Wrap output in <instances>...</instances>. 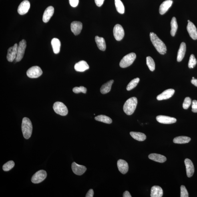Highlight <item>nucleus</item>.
Here are the masks:
<instances>
[{
    "label": "nucleus",
    "instance_id": "f257e3e1",
    "mask_svg": "<svg viewBox=\"0 0 197 197\" xmlns=\"http://www.w3.org/2000/svg\"><path fill=\"white\" fill-rule=\"evenodd\" d=\"M150 37L151 41L157 51L160 54H165L167 51L166 47L163 42L154 33L151 32Z\"/></svg>",
    "mask_w": 197,
    "mask_h": 197
},
{
    "label": "nucleus",
    "instance_id": "f03ea898",
    "mask_svg": "<svg viewBox=\"0 0 197 197\" xmlns=\"http://www.w3.org/2000/svg\"><path fill=\"white\" fill-rule=\"evenodd\" d=\"M22 130L25 138L28 139L30 138L32 133V124L30 119L27 117L24 118L22 121Z\"/></svg>",
    "mask_w": 197,
    "mask_h": 197
},
{
    "label": "nucleus",
    "instance_id": "7ed1b4c3",
    "mask_svg": "<svg viewBox=\"0 0 197 197\" xmlns=\"http://www.w3.org/2000/svg\"><path fill=\"white\" fill-rule=\"evenodd\" d=\"M137 103L138 101L136 97H132L128 99L123 105L124 112L127 115H132L136 108Z\"/></svg>",
    "mask_w": 197,
    "mask_h": 197
},
{
    "label": "nucleus",
    "instance_id": "20e7f679",
    "mask_svg": "<svg viewBox=\"0 0 197 197\" xmlns=\"http://www.w3.org/2000/svg\"><path fill=\"white\" fill-rule=\"evenodd\" d=\"M136 58V55L134 53H131L127 55L121 60L119 66L122 68H125L132 64Z\"/></svg>",
    "mask_w": 197,
    "mask_h": 197
},
{
    "label": "nucleus",
    "instance_id": "39448f33",
    "mask_svg": "<svg viewBox=\"0 0 197 197\" xmlns=\"http://www.w3.org/2000/svg\"><path fill=\"white\" fill-rule=\"evenodd\" d=\"M53 109L55 112L61 116H65L68 113V109L63 103L59 101L55 102L53 105Z\"/></svg>",
    "mask_w": 197,
    "mask_h": 197
},
{
    "label": "nucleus",
    "instance_id": "423d86ee",
    "mask_svg": "<svg viewBox=\"0 0 197 197\" xmlns=\"http://www.w3.org/2000/svg\"><path fill=\"white\" fill-rule=\"evenodd\" d=\"M26 47L27 42L25 39H23L20 42L18 46L17 56L15 59L16 61L19 62L23 59Z\"/></svg>",
    "mask_w": 197,
    "mask_h": 197
},
{
    "label": "nucleus",
    "instance_id": "0eeeda50",
    "mask_svg": "<svg viewBox=\"0 0 197 197\" xmlns=\"http://www.w3.org/2000/svg\"><path fill=\"white\" fill-rule=\"evenodd\" d=\"M47 173L44 170H39L36 172L32 177L31 181L34 184H38L42 182L47 176Z\"/></svg>",
    "mask_w": 197,
    "mask_h": 197
},
{
    "label": "nucleus",
    "instance_id": "6e6552de",
    "mask_svg": "<svg viewBox=\"0 0 197 197\" xmlns=\"http://www.w3.org/2000/svg\"><path fill=\"white\" fill-rule=\"evenodd\" d=\"M43 71L39 66H35L30 68L27 71V76L31 78H37L42 75Z\"/></svg>",
    "mask_w": 197,
    "mask_h": 197
},
{
    "label": "nucleus",
    "instance_id": "1a4fd4ad",
    "mask_svg": "<svg viewBox=\"0 0 197 197\" xmlns=\"http://www.w3.org/2000/svg\"><path fill=\"white\" fill-rule=\"evenodd\" d=\"M113 33L115 39L118 41L122 39L125 35V32L122 26L117 24L115 26L113 29Z\"/></svg>",
    "mask_w": 197,
    "mask_h": 197
},
{
    "label": "nucleus",
    "instance_id": "9d476101",
    "mask_svg": "<svg viewBox=\"0 0 197 197\" xmlns=\"http://www.w3.org/2000/svg\"><path fill=\"white\" fill-rule=\"evenodd\" d=\"M18 46L17 44L15 43L13 47H10L8 50L7 59L9 61L11 62L15 59L17 56Z\"/></svg>",
    "mask_w": 197,
    "mask_h": 197
},
{
    "label": "nucleus",
    "instance_id": "9b49d317",
    "mask_svg": "<svg viewBox=\"0 0 197 197\" xmlns=\"http://www.w3.org/2000/svg\"><path fill=\"white\" fill-rule=\"evenodd\" d=\"M30 3L27 0L22 2L18 9V12L21 15H24L29 11L30 8Z\"/></svg>",
    "mask_w": 197,
    "mask_h": 197
},
{
    "label": "nucleus",
    "instance_id": "f8f14e48",
    "mask_svg": "<svg viewBox=\"0 0 197 197\" xmlns=\"http://www.w3.org/2000/svg\"><path fill=\"white\" fill-rule=\"evenodd\" d=\"M72 169L74 174L79 176L82 175L87 170L86 167L73 162L72 164Z\"/></svg>",
    "mask_w": 197,
    "mask_h": 197
},
{
    "label": "nucleus",
    "instance_id": "ddd939ff",
    "mask_svg": "<svg viewBox=\"0 0 197 197\" xmlns=\"http://www.w3.org/2000/svg\"><path fill=\"white\" fill-rule=\"evenodd\" d=\"M156 120L159 123L165 124H170L176 122L175 118L164 115H158L156 117Z\"/></svg>",
    "mask_w": 197,
    "mask_h": 197
},
{
    "label": "nucleus",
    "instance_id": "4468645a",
    "mask_svg": "<svg viewBox=\"0 0 197 197\" xmlns=\"http://www.w3.org/2000/svg\"><path fill=\"white\" fill-rule=\"evenodd\" d=\"M185 166H186L187 176L191 178L194 174L195 169L192 161L190 159L186 158L184 161Z\"/></svg>",
    "mask_w": 197,
    "mask_h": 197
},
{
    "label": "nucleus",
    "instance_id": "2eb2a0df",
    "mask_svg": "<svg viewBox=\"0 0 197 197\" xmlns=\"http://www.w3.org/2000/svg\"><path fill=\"white\" fill-rule=\"evenodd\" d=\"M187 29L191 37L193 39H197V29L194 24L190 21L188 22Z\"/></svg>",
    "mask_w": 197,
    "mask_h": 197
},
{
    "label": "nucleus",
    "instance_id": "dca6fc26",
    "mask_svg": "<svg viewBox=\"0 0 197 197\" xmlns=\"http://www.w3.org/2000/svg\"><path fill=\"white\" fill-rule=\"evenodd\" d=\"M175 91L174 89H169L165 90L157 97L158 101L166 100L170 99L174 95Z\"/></svg>",
    "mask_w": 197,
    "mask_h": 197
},
{
    "label": "nucleus",
    "instance_id": "f3484780",
    "mask_svg": "<svg viewBox=\"0 0 197 197\" xmlns=\"http://www.w3.org/2000/svg\"><path fill=\"white\" fill-rule=\"evenodd\" d=\"M71 31L75 35H78L81 33L83 28L82 23L79 21H73L71 23Z\"/></svg>",
    "mask_w": 197,
    "mask_h": 197
},
{
    "label": "nucleus",
    "instance_id": "a211bd4d",
    "mask_svg": "<svg viewBox=\"0 0 197 197\" xmlns=\"http://www.w3.org/2000/svg\"><path fill=\"white\" fill-rule=\"evenodd\" d=\"M54 13V8L53 6H50L45 10L43 15V20L44 23H47L52 17Z\"/></svg>",
    "mask_w": 197,
    "mask_h": 197
},
{
    "label": "nucleus",
    "instance_id": "6ab92c4d",
    "mask_svg": "<svg viewBox=\"0 0 197 197\" xmlns=\"http://www.w3.org/2000/svg\"><path fill=\"white\" fill-rule=\"evenodd\" d=\"M117 166L118 170L123 174H125L128 172L129 166L128 163L124 160L120 159L117 162Z\"/></svg>",
    "mask_w": 197,
    "mask_h": 197
},
{
    "label": "nucleus",
    "instance_id": "aec40b11",
    "mask_svg": "<svg viewBox=\"0 0 197 197\" xmlns=\"http://www.w3.org/2000/svg\"><path fill=\"white\" fill-rule=\"evenodd\" d=\"M89 66L85 61H81L79 62L75 65V70L80 72H83L89 69Z\"/></svg>",
    "mask_w": 197,
    "mask_h": 197
},
{
    "label": "nucleus",
    "instance_id": "412c9836",
    "mask_svg": "<svg viewBox=\"0 0 197 197\" xmlns=\"http://www.w3.org/2000/svg\"><path fill=\"white\" fill-rule=\"evenodd\" d=\"M172 0H166L163 2L159 8V13L160 14L163 15L166 13L172 5Z\"/></svg>",
    "mask_w": 197,
    "mask_h": 197
},
{
    "label": "nucleus",
    "instance_id": "4be33fe9",
    "mask_svg": "<svg viewBox=\"0 0 197 197\" xmlns=\"http://www.w3.org/2000/svg\"><path fill=\"white\" fill-rule=\"evenodd\" d=\"M148 157L150 160L160 163L164 162L166 160V157L161 154H156V153L150 154L149 155Z\"/></svg>",
    "mask_w": 197,
    "mask_h": 197
},
{
    "label": "nucleus",
    "instance_id": "5701e85b",
    "mask_svg": "<svg viewBox=\"0 0 197 197\" xmlns=\"http://www.w3.org/2000/svg\"><path fill=\"white\" fill-rule=\"evenodd\" d=\"M186 50V44L184 42L181 43L177 56V61L180 62L182 60L185 56Z\"/></svg>",
    "mask_w": 197,
    "mask_h": 197
},
{
    "label": "nucleus",
    "instance_id": "b1692460",
    "mask_svg": "<svg viewBox=\"0 0 197 197\" xmlns=\"http://www.w3.org/2000/svg\"><path fill=\"white\" fill-rule=\"evenodd\" d=\"M163 192L162 188L158 186H154L152 187L151 190L150 196L151 197H162Z\"/></svg>",
    "mask_w": 197,
    "mask_h": 197
},
{
    "label": "nucleus",
    "instance_id": "393cba45",
    "mask_svg": "<svg viewBox=\"0 0 197 197\" xmlns=\"http://www.w3.org/2000/svg\"><path fill=\"white\" fill-rule=\"evenodd\" d=\"M51 44L52 45L54 53H59L60 51L61 43L60 41L57 38H53L51 40Z\"/></svg>",
    "mask_w": 197,
    "mask_h": 197
},
{
    "label": "nucleus",
    "instance_id": "a878e982",
    "mask_svg": "<svg viewBox=\"0 0 197 197\" xmlns=\"http://www.w3.org/2000/svg\"><path fill=\"white\" fill-rule=\"evenodd\" d=\"M95 41L97 44L98 48L101 51H105L106 49L105 40L103 37H100L96 36L95 37Z\"/></svg>",
    "mask_w": 197,
    "mask_h": 197
},
{
    "label": "nucleus",
    "instance_id": "bb28decb",
    "mask_svg": "<svg viewBox=\"0 0 197 197\" xmlns=\"http://www.w3.org/2000/svg\"><path fill=\"white\" fill-rule=\"evenodd\" d=\"M114 81V80H112L103 84L100 89L101 93L103 94L109 93L111 90V86Z\"/></svg>",
    "mask_w": 197,
    "mask_h": 197
},
{
    "label": "nucleus",
    "instance_id": "cd10ccee",
    "mask_svg": "<svg viewBox=\"0 0 197 197\" xmlns=\"http://www.w3.org/2000/svg\"><path fill=\"white\" fill-rule=\"evenodd\" d=\"M191 140V138L188 137L179 136L175 138L173 142L175 144H184L190 142Z\"/></svg>",
    "mask_w": 197,
    "mask_h": 197
},
{
    "label": "nucleus",
    "instance_id": "c85d7f7f",
    "mask_svg": "<svg viewBox=\"0 0 197 197\" xmlns=\"http://www.w3.org/2000/svg\"><path fill=\"white\" fill-rule=\"evenodd\" d=\"M130 135L133 138L137 141H144L146 140V137L144 133L137 132H131Z\"/></svg>",
    "mask_w": 197,
    "mask_h": 197
},
{
    "label": "nucleus",
    "instance_id": "c756f323",
    "mask_svg": "<svg viewBox=\"0 0 197 197\" xmlns=\"http://www.w3.org/2000/svg\"><path fill=\"white\" fill-rule=\"evenodd\" d=\"M95 119L96 121L107 123V124H111L112 122V119L109 117L105 115H98V116L95 117Z\"/></svg>",
    "mask_w": 197,
    "mask_h": 197
},
{
    "label": "nucleus",
    "instance_id": "7c9ffc66",
    "mask_svg": "<svg viewBox=\"0 0 197 197\" xmlns=\"http://www.w3.org/2000/svg\"><path fill=\"white\" fill-rule=\"evenodd\" d=\"M170 25L171 27V35L172 36L174 37L176 34L178 28V23H177L176 18L175 17H173L171 21Z\"/></svg>",
    "mask_w": 197,
    "mask_h": 197
},
{
    "label": "nucleus",
    "instance_id": "2f4dec72",
    "mask_svg": "<svg viewBox=\"0 0 197 197\" xmlns=\"http://www.w3.org/2000/svg\"><path fill=\"white\" fill-rule=\"evenodd\" d=\"M115 3L117 11L121 14H124L125 9L122 2L121 0H115Z\"/></svg>",
    "mask_w": 197,
    "mask_h": 197
},
{
    "label": "nucleus",
    "instance_id": "473e14b6",
    "mask_svg": "<svg viewBox=\"0 0 197 197\" xmlns=\"http://www.w3.org/2000/svg\"><path fill=\"white\" fill-rule=\"evenodd\" d=\"M140 79L139 78H135L131 80L127 85L126 89L127 91H130L134 88L137 86L140 81Z\"/></svg>",
    "mask_w": 197,
    "mask_h": 197
},
{
    "label": "nucleus",
    "instance_id": "72a5a7b5",
    "mask_svg": "<svg viewBox=\"0 0 197 197\" xmlns=\"http://www.w3.org/2000/svg\"><path fill=\"white\" fill-rule=\"evenodd\" d=\"M146 60V64L149 69L151 71H154L155 68V64L154 60L150 56L147 57Z\"/></svg>",
    "mask_w": 197,
    "mask_h": 197
},
{
    "label": "nucleus",
    "instance_id": "f704fd0d",
    "mask_svg": "<svg viewBox=\"0 0 197 197\" xmlns=\"http://www.w3.org/2000/svg\"><path fill=\"white\" fill-rule=\"evenodd\" d=\"M14 166V162L13 161H10L3 165V170L5 171H8L11 170Z\"/></svg>",
    "mask_w": 197,
    "mask_h": 197
},
{
    "label": "nucleus",
    "instance_id": "c9c22d12",
    "mask_svg": "<svg viewBox=\"0 0 197 197\" xmlns=\"http://www.w3.org/2000/svg\"><path fill=\"white\" fill-rule=\"evenodd\" d=\"M197 64L196 59L194 55H191L190 57L188 63V67L190 68H193Z\"/></svg>",
    "mask_w": 197,
    "mask_h": 197
},
{
    "label": "nucleus",
    "instance_id": "e433bc0d",
    "mask_svg": "<svg viewBox=\"0 0 197 197\" xmlns=\"http://www.w3.org/2000/svg\"><path fill=\"white\" fill-rule=\"evenodd\" d=\"M87 89L84 87L80 86V87H75L73 89V91L76 93H78L80 92L85 93H86Z\"/></svg>",
    "mask_w": 197,
    "mask_h": 197
},
{
    "label": "nucleus",
    "instance_id": "4c0bfd02",
    "mask_svg": "<svg viewBox=\"0 0 197 197\" xmlns=\"http://www.w3.org/2000/svg\"><path fill=\"white\" fill-rule=\"evenodd\" d=\"M191 104V99L190 97H186L183 103V108L185 109H187Z\"/></svg>",
    "mask_w": 197,
    "mask_h": 197
},
{
    "label": "nucleus",
    "instance_id": "58836bf2",
    "mask_svg": "<svg viewBox=\"0 0 197 197\" xmlns=\"http://www.w3.org/2000/svg\"><path fill=\"white\" fill-rule=\"evenodd\" d=\"M181 190V197H188V193L185 186H182L180 187Z\"/></svg>",
    "mask_w": 197,
    "mask_h": 197
},
{
    "label": "nucleus",
    "instance_id": "ea45409f",
    "mask_svg": "<svg viewBox=\"0 0 197 197\" xmlns=\"http://www.w3.org/2000/svg\"><path fill=\"white\" fill-rule=\"evenodd\" d=\"M79 0H69V2L72 7H75L78 5Z\"/></svg>",
    "mask_w": 197,
    "mask_h": 197
},
{
    "label": "nucleus",
    "instance_id": "a19ab883",
    "mask_svg": "<svg viewBox=\"0 0 197 197\" xmlns=\"http://www.w3.org/2000/svg\"><path fill=\"white\" fill-rule=\"evenodd\" d=\"M105 0H95V3L97 6L101 7L104 3Z\"/></svg>",
    "mask_w": 197,
    "mask_h": 197
},
{
    "label": "nucleus",
    "instance_id": "79ce46f5",
    "mask_svg": "<svg viewBox=\"0 0 197 197\" xmlns=\"http://www.w3.org/2000/svg\"><path fill=\"white\" fill-rule=\"evenodd\" d=\"M93 194H94V192L92 189H90L89 190L88 192H87L86 196V197H93Z\"/></svg>",
    "mask_w": 197,
    "mask_h": 197
},
{
    "label": "nucleus",
    "instance_id": "37998d69",
    "mask_svg": "<svg viewBox=\"0 0 197 197\" xmlns=\"http://www.w3.org/2000/svg\"><path fill=\"white\" fill-rule=\"evenodd\" d=\"M192 109H197V101L196 100H194L192 101Z\"/></svg>",
    "mask_w": 197,
    "mask_h": 197
},
{
    "label": "nucleus",
    "instance_id": "c03bdc74",
    "mask_svg": "<svg viewBox=\"0 0 197 197\" xmlns=\"http://www.w3.org/2000/svg\"><path fill=\"white\" fill-rule=\"evenodd\" d=\"M123 197H131V196L128 191H125L124 193H123Z\"/></svg>",
    "mask_w": 197,
    "mask_h": 197
},
{
    "label": "nucleus",
    "instance_id": "a18cd8bd",
    "mask_svg": "<svg viewBox=\"0 0 197 197\" xmlns=\"http://www.w3.org/2000/svg\"><path fill=\"white\" fill-rule=\"evenodd\" d=\"M191 82L192 84L193 85H194L195 86L197 87V79H192L191 81Z\"/></svg>",
    "mask_w": 197,
    "mask_h": 197
},
{
    "label": "nucleus",
    "instance_id": "49530a36",
    "mask_svg": "<svg viewBox=\"0 0 197 197\" xmlns=\"http://www.w3.org/2000/svg\"><path fill=\"white\" fill-rule=\"evenodd\" d=\"M192 112L194 113H197V109H192Z\"/></svg>",
    "mask_w": 197,
    "mask_h": 197
},
{
    "label": "nucleus",
    "instance_id": "de8ad7c7",
    "mask_svg": "<svg viewBox=\"0 0 197 197\" xmlns=\"http://www.w3.org/2000/svg\"><path fill=\"white\" fill-rule=\"evenodd\" d=\"M190 20H188V22H190Z\"/></svg>",
    "mask_w": 197,
    "mask_h": 197
},
{
    "label": "nucleus",
    "instance_id": "09e8293b",
    "mask_svg": "<svg viewBox=\"0 0 197 197\" xmlns=\"http://www.w3.org/2000/svg\"><path fill=\"white\" fill-rule=\"evenodd\" d=\"M192 79H194V77H192Z\"/></svg>",
    "mask_w": 197,
    "mask_h": 197
}]
</instances>
